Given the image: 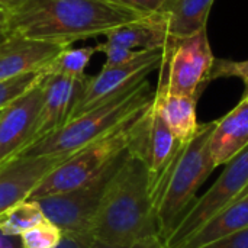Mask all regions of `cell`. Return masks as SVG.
<instances>
[{"label":"cell","instance_id":"6da1fadb","mask_svg":"<svg viewBox=\"0 0 248 248\" xmlns=\"http://www.w3.org/2000/svg\"><path fill=\"white\" fill-rule=\"evenodd\" d=\"M141 17L105 0H19L7 7L6 33L70 46Z\"/></svg>","mask_w":248,"mask_h":248},{"label":"cell","instance_id":"7a4b0ae2","mask_svg":"<svg viewBox=\"0 0 248 248\" xmlns=\"http://www.w3.org/2000/svg\"><path fill=\"white\" fill-rule=\"evenodd\" d=\"M92 237L110 246H129L160 237L154 215L148 169L129 148L112 177L92 225Z\"/></svg>","mask_w":248,"mask_h":248},{"label":"cell","instance_id":"3957f363","mask_svg":"<svg viewBox=\"0 0 248 248\" xmlns=\"http://www.w3.org/2000/svg\"><path fill=\"white\" fill-rule=\"evenodd\" d=\"M215 121L202 124L186 142H180L167 169L151 187V201L158 235L169 238L196 199L199 187L215 170L209 153V135Z\"/></svg>","mask_w":248,"mask_h":248},{"label":"cell","instance_id":"277c9868","mask_svg":"<svg viewBox=\"0 0 248 248\" xmlns=\"http://www.w3.org/2000/svg\"><path fill=\"white\" fill-rule=\"evenodd\" d=\"M153 99L154 92H151L150 81L141 80L92 110L68 121L58 131L25 148L15 158L73 154L145 108Z\"/></svg>","mask_w":248,"mask_h":248},{"label":"cell","instance_id":"5b68a950","mask_svg":"<svg viewBox=\"0 0 248 248\" xmlns=\"http://www.w3.org/2000/svg\"><path fill=\"white\" fill-rule=\"evenodd\" d=\"M151 105L153 102L100 138L73 153L67 161L51 171L35 187L28 201H36L44 196L64 193L92 182L110 163L131 148L147 121Z\"/></svg>","mask_w":248,"mask_h":248},{"label":"cell","instance_id":"8992f818","mask_svg":"<svg viewBox=\"0 0 248 248\" xmlns=\"http://www.w3.org/2000/svg\"><path fill=\"white\" fill-rule=\"evenodd\" d=\"M214 61L206 29L186 38H170L164 48L157 90L199 99L212 81Z\"/></svg>","mask_w":248,"mask_h":248},{"label":"cell","instance_id":"52a82bcc","mask_svg":"<svg viewBox=\"0 0 248 248\" xmlns=\"http://www.w3.org/2000/svg\"><path fill=\"white\" fill-rule=\"evenodd\" d=\"M128 151H125L113 163H110L92 182L64 193L36 199L44 212V217L54 225L61 228L62 232L92 235V225L100 206L102 198L112 177L125 160Z\"/></svg>","mask_w":248,"mask_h":248},{"label":"cell","instance_id":"ba28073f","mask_svg":"<svg viewBox=\"0 0 248 248\" xmlns=\"http://www.w3.org/2000/svg\"><path fill=\"white\" fill-rule=\"evenodd\" d=\"M248 186V147L225 164L224 171L211 189L195 199L173 232L164 241L167 248H179L206 221L235 202Z\"/></svg>","mask_w":248,"mask_h":248},{"label":"cell","instance_id":"9c48e42d","mask_svg":"<svg viewBox=\"0 0 248 248\" xmlns=\"http://www.w3.org/2000/svg\"><path fill=\"white\" fill-rule=\"evenodd\" d=\"M163 57L164 48L141 51L134 60L125 64L116 67H103L97 76L87 78L81 94L70 112L68 121L76 119L84 112H89L93 108L102 105L126 87L148 78L153 71L160 70Z\"/></svg>","mask_w":248,"mask_h":248},{"label":"cell","instance_id":"30bf717a","mask_svg":"<svg viewBox=\"0 0 248 248\" xmlns=\"http://www.w3.org/2000/svg\"><path fill=\"white\" fill-rule=\"evenodd\" d=\"M44 90L45 74L26 93L0 110V166L13 160L29 145Z\"/></svg>","mask_w":248,"mask_h":248},{"label":"cell","instance_id":"8fae6325","mask_svg":"<svg viewBox=\"0 0 248 248\" xmlns=\"http://www.w3.org/2000/svg\"><path fill=\"white\" fill-rule=\"evenodd\" d=\"M71 154L20 157L0 166V212L26 201L35 187Z\"/></svg>","mask_w":248,"mask_h":248},{"label":"cell","instance_id":"7c38bea8","mask_svg":"<svg viewBox=\"0 0 248 248\" xmlns=\"http://www.w3.org/2000/svg\"><path fill=\"white\" fill-rule=\"evenodd\" d=\"M87 78V76L78 78L65 76H45L44 99L28 147L54 134L67 124L70 112L81 94Z\"/></svg>","mask_w":248,"mask_h":248},{"label":"cell","instance_id":"4fadbf2b","mask_svg":"<svg viewBox=\"0 0 248 248\" xmlns=\"http://www.w3.org/2000/svg\"><path fill=\"white\" fill-rule=\"evenodd\" d=\"M68 46L6 35L0 41V81L29 73H41Z\"/></svg>","mask_w":248,"mask_h":248},{"label":"cell","instance_id":"5bb4252c","mask_svg":"<svg viewBox=\"0 0 248 248\" xmlns=\"http://www.w3.org/2000/svg\"><path fill=\"white\" fill-rule=\"evenodd\" d=\"M179 145L180 142L174 138L173 132L154 109V105H151L147 121L131 145V148L145 161L150 176V192L167 169Z\"/></svg>","mask_w":248,"mask_h":248},{"label":"cell","instance_id":"9a60e30c","mask_svg":"<svg viewBox=\"0 0 248 248\" xmlns=\"http://www.w3.org/2000/svg\"><path fill=\"white\" fill-rule=\"evenodd\" d=\"M248 147V99L215 121L209 135V153L215 167L225 166Z\"/></svg>","mask_w":248,"mask_h":248},{"label":"cell","instance_id":"2e32d148","mask_svg":"<svg viewBox=\"0 0 248 248\" xmlns=\"http://www.w3.org/2000/svg\"><path fill=\"white\" fill-rule=\"evenodd\" d=\"M169 39L167 23L160 12L118 26L106 35V42L134 51L161 49L166 48Z\"/></svg>","mask_w":248,"mask_h":248},{"label":"cell","instance_id":"e0dca14e","mask_svg":"<svg viewBox=\"0 0 248 248\" xmlns=\"http://www.w3.org/2000/svg\"><path fill=\"white\" fill-rule=\"evenodd\" d=\"M196 97L170 94L163 90L154 92V109L163 118L169 129L179 142L189 141L199 129L196 118Z\"/></svg>","mask_w":248,"mask_h":248},{"label":"cell","instance_id":"ac0fdd59","mask_svg":"<svg viewBox=\"0 0 248 248\" xmlns=\"http://www.w3.org/2000/svg\"><path fill=\"white\" fill-rule=\"evenodd\" d=\"M215 0H167L158 10L167 23L170 38L192 36L206 29Z\"/></svg>","mask_w":248,"mask_h":248},{"label":"cell","instance_id":"d6986e66","mask_svg":"<svg viewBox=\"0 0 248 248\" xmlns=\"http://www.w3.org/2000/svg\"><path fill=\"white\" fill-rule=\"evenodd\" d=\"M248 228V195L206 221L179 248H199Z\"/></svg>","mask_w":248,"mask_h":248},{"label":"cell","instance_id":"ffe728a7","mask_svg":"<svg viewBox=\"0 0 248 248\" xmlns=\"http://www.w3.org/2000/svg\"><path fill=\"white\" fill-rule=\"evenodd\" d=\"M45 219L36 201H22L0 212V232L7 237H20Z\"/></svg>","mask_w":248,"mask_h":248},{"label":"cell","instance_id":"44dd1931","mask_svg":"<svg viewBox=\"0 0 248 248\" xmlns=\"http://www.w3.org/2000/svg\"><path fill=\"white\" fill-rule=\"evenodd\" d=\"M97 52L96 46L84 48H65L62 49L44 70L45 76H65V77H83L84 70L89 65L92 57Z\"/></svg>","mask_w":248,"mask_h":248},{"label":"cell","instance_id":"7402d4cb","mask_svg":"<svg viewBox=\"0 0 248 248\" xmlns=\"http://www.w3.org/2000/svg\"><path fill=\"white\" fill-rule=\"evenodd\" d=\"M62 235V230L45 218L33 228L25 231L19 240L22 248H55L61 243Z\"/></svg>","mask_w":248,"mask_h":248},{"label":"cell","instance_id":"603a6c76","mask_svg":"<svg viewBox=\"0 0 248 248\" xmlns=\"http://www.w3.org/2000/svg\"><path fill=\"white\" fill-rule=\"evenodd\" d=\"M42 74H44L42 71L29 73L10 80L0 81V110L4 109L7 105H10L17 97H20L23 93H26L42 77Z\"/></svg>","mask_w":248,"mask_h":248},{"label":"cell","instance_id":"cb8c5ba5","mask_svg":"<svg viewBox=\"0 0 248 248\" xmlns=\"http://www.w3.org/2000/svg\"><path fill=\"white\" fill-rule=\"evenodd\" d=\"M221 77H238L240 80H243V84H244L243 99L248 97V60L234 61V60H225V58L215 57L211 78L215 80V78H221Z\"/></svg>","mask_w":248,"mask_h":248},{"label":"cell","instance_id":"d4e9b609","mask_svg":"<svg viewBox=\"0 0 248 248\" xmlns=\"http://www.w3.org/2000/svg\"><path fill=\"white\" fill-rule=\"evenodd\" d=\"M96 48H97V52H103L106 55V62L103 64V67H116V65L125 64L134 60L141 52V51H134V49L109 44V42H102L96 45Z\"/></svg>","mask_w":248,"mask_h":248},{"label":"cell","instance_id":"484cf974","mask_svg":"<svg viewBox=\"0 0 248 248\" xmlns=\"http://www.w3.org/2000/svg\"><path fill=\"white\" fill-rule=\"evenodd\" d=\"M105 1L135 12L141 16H150L153 13H157L167 0H105Z\"/></svg>","mask_w":248,"mask_h":248},{"label":"cell","instance_id":"4316f807","mask_svg":"<svg viewBox=\"0 0 248 248\" xmlns=\"http://www.w3.org/2000/svg\"><path fill=\"white\" fill-rule=\"evenodd\" d=\"M199 248H248V228Z\"/></svg>","mask_w":248,"mask_h":248},{"label":"cell","instance_id":"83f0119b","mask_svg":"<svg viewBox=\"0 0 248 248\" xmlns=\"http://www.w3.org/2000/svg\"><path fill=\"white\" fill-rule=\"evenodd\" d=\"M90 248H167L164 241L160 238V237H151V238H147V240H142V241H138V243H134V244H129V246H110V244H105V243H100V241H96L93 240Z\"/></svg>","mask_w":248,"mask_h":248},{"label":"cell","instance_id":"f1b7e54d","mask_svg":"<svg viewBox=\"0 0 248 248\" xmlns=\"http://www.w3.org/2000/svg\"><path fill=\"white\" fill-rule=\"evenodd\" d=\"M93 237L90 234H73L64 232L61 243L55 248H90Z\"/></svg>","mask_w":248,"mask_h":248},{"label":"cell","instance_id":"f546056e","mask_svg":"<svg viewBox=\"0 0 248 248\" xmlns=\"http://www.w3.org/2000/svg\"><path fill=\"white\" fill-rule=\"evenodd\" d=\"M0 248H22L19 237H7L0 232Z\"/></svg>","mask_w":248,"mask_h":248},{"label":"cell","instance_id":"4dcf8cb0","mask_svg":"<svg viewBox=\"0 0 248 248\" xmlns=\"http://www.w3.org/2000/svg\"><path fill=\"white\" fill-rule=\"evenodd\" d=\"M6 25H7V7L0 4V41L7 35Z\"/></svg>","mask_w":248,"mask_h":248},{"label":"cell","instance_id":"1f68e13d","mask_svg":"<svg viewBox=\"0 0 248 248\" xmlns=\"http://www.w3.org/2000/svg\"><path fill=\"white\" fill-rule=\"evenodd\" d=\"M16 1H19V0H0V4H3V6H6V7H10V6H13Z\"/></svg>","mask_w":248,"mask_h":248},{"label":"cell","instance_id":"d6a6232c","mask_svg":"<svg viewBox=\"0 0 248 248\" xmlns=\"http://www.w3.org/2000/svg\"><path fill=\"white\" fill-rule=\"evenodd\" d=\"M246 195H248V186H247V189H246V190H244V192H243V193H241V196H240V198H238V199H237V201H240V199H241V198H244V196H246ZM237 201H235V202H237Z\"/></svg>","mask_w":248,"mask_h":248},{"label":"cell","instance_id":"836d02e7","mask_svg":"<svg viewBox=\"0 0 248 248\" xmlns=\"http://www.w3.org/2000/svg\"><path fill=\"white\" fill-rule=\"evenodd\" d=\"M246 99H248V97H246ZM241 100H243V99H241Z\"/></svg>","mask_w":248,"mask_h":248}]
</instances>
